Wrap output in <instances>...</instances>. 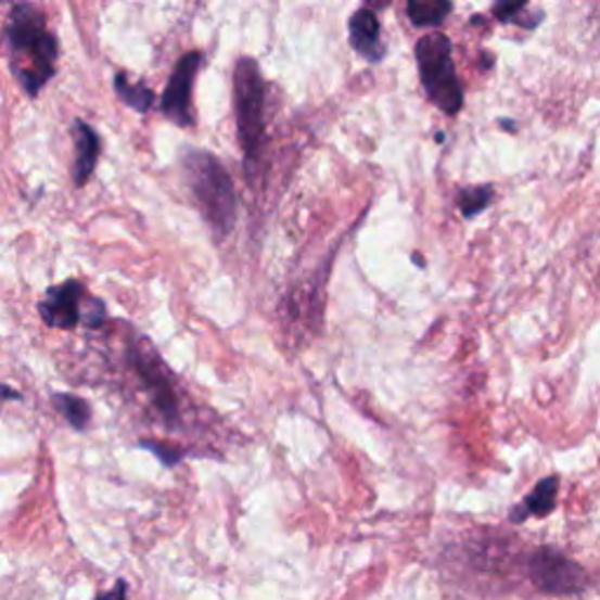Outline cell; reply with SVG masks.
<instances>
[{"label":"cell","instance_id":"6da1fadb","mask_svg":"<svg viewBox=\"0 0 600 600\" xmlns=\"http://www.w3.org/2000/svg\"><path fill=\"white\" fill-rule=\"evenodd\" d=\"M5 38L14 78L28 97H36L54 78L60 40L48 28L46 14L31 3H14L10 8Z\"/></svg>","mask_w":600,"mask_h":600},{"label":"cell","instance_id":"7a4b0ae2","mask_svg":"<svg viewBox=\"0 0 600 600\" xmlns=\"http://www.w3.org/2000/svg\"><path fill=\"white\" fill-rule=\"evenodd\" d=\"M183 171L204 221L218 240L228 238L238 224V193L221 159L209 151L193 149L183 155Z\"/></svg>","mask_w":600,"mask_h":600},{"label":"cell","instance_id":"3957f363","mask_svg":"<svg viewBox=\"0 0 600 600\" xmlns=\"http://www.w3.org/2000/svg\"><path fill=\"white\" fill-rule=\"evenodd\" d=\"M235 115L248 177L263 159V141H266V85L258 62L242 56L235 66Z\"/></svg>","mask_w":600,"mask_h":600},{"label":"cell","instance_id":"277c9868","mask_svg":"<svg viewBox=\"0 0 600 600\" xmlns=\"http://www.w3.org/2000/svg\"><path fill=\"white\" fill-rule=\"evenodd\" d=\"M420 82L430 101L446 115L460 113L464 90L452 62V42L444 34H427L416 42Z\"/></svg>","mask_w":600,"mask_h":600},{"label":"cell","instance_id":"5b68a950","mask_svg":"<svg viewBox=\"0 0 600 600\" xmlns=\"http://www.w3.org/2000/svg\"><path fill=\"white\" fill-rule=\"evenodd\" d=\"M129 361L135 366L143 387L149 390L155 411L163 416L165 424H169V427H179L181 424L179 397H177V390H174L171 371L167 369V363L159 359L157 349L149 341L139 339L135 343H129Z\"/></svg>","mask_w":600,"mask_h":600},{"label":"cell","instance_id":"8992f818","mask_svg":"<svg viewBox=\"0 0 600 600\" xmlns=\"http://www.w3.org/2000/svg\"><path fill=\"white\" fill-rule=\"evenodd\" d=\"M202 66L200 52L183 54L179 64L174 66L163 94V113L169 123L177 127H193V85Z\"/></svg>","mask_w":600,"mask_h":600},{"label":"cell","instance_id":"52a82bcc","mask_svg":"<svg viewBox=\"0 0 600 600\" xmlns=\"http://www.w3.org/2000/svg\"><path fill=\"white\" fill-rule=\"evenodd\" d=\"M531 579L539 591L547 593H577L587 587V575L563 553L553 549H537L531 556Z\"/></svg>","mask_w":600,"mask_h":600},{"label":"cell","instance_id":"ba28073f","mask_svg":"<svg viewBox=\"0 0 600 600\" xmlns=\"http://www.w3.org/2000/svg\"><path fill=\"white\" fill-rule=\"evenodd\" d=\"M85 296V286L78 280H68L48 291L46 301L38 303V315L52 329H73L82 321L80 303Z\"/></svg>","mask_w":600,"mask_h":600},{"label":"cell","instance_id":"9c48e42d","mask_svg":"<svg viewBox=\"0 0 600 600\" xmlns=\"http://www.w3.org/2000/svg\"><path fill=\"white\" fill-rule=\"evenodd\" d=\"M349 46L366 62H383L385 46L380 38V20L371 8H361L349 20Z\"/></svg>","mask_w":600,"mask_h":600},{"label":"cell","instance_id":"30bf717a","mask_svg":"<svg viewBox=\"0 0 600 600\" xmlns=\"http://www.w3.org/2000/svg\"><path fill=\"white\" fill-rule=\"evenodd\" d=\"M73 141H76V163H73V183L82 188L92 179V174L99 163L101 139L92 125L85 120L73 123Z\"/></svg>","mask_w":600,"mask_h":600},{"label":"cell","instance_id":"8fae6325","mask_svg":"<svg viewBox=\"0 0 600 600\" xmlns=\"http://www.w3.org/2000/svg\"><path fill=\"white\" fill-rule=\"evenodd\" d=\"M556 493H559V478L549 476L545 481H539L535 490L525 497L519 507L511 509V521L523 523L531 516H547L556 505Z\"/></svg>","mask_w":600,"mask_h":600},{"label":"cell","instance_id":"7c38bea8","mask_svg":"<svg viewBox=\"0 0 600 600\" xmlns=\"http://www.w3.org/2000/svg\"><path fill=\"white\" fill-rule=\"evenodd\" d=\"M52 401L56 408H60V413L66 418V422L73 430L85 432L90 427L92 408L82 397H76V394H68V392H54Z\"/></svg>","mask_w":600,"mask_h":600},{"label":"cell","instance_id":"4fadbf2b","mask_svg":"<svg viewBox=\"0 0 600 600\" xmlns=\"http://www.w3.org/2000/svg\"><path fill=\"white\" fill-rule=\"evenodd\" d=\"M450 12H452V5L446 3V0H411V3L406 5L408 20H411L413 26H420V28L438 26Z\"/></svg>","mask_w":600,"mask_h":600},{"label":"cell","instance_id":"5bb4252c","mask_svg":"<svg viewBox=\"0 0 600 600\" xmlns=\"http://www.w3.org/2000/svg\"><path fill=\"white\" fill-rule=\"evenodd\" d=\"M113 87H115V94H118V99L123 101V104H127L129 108H135L139 113H149L151 106H153V90H149L145 85H135L129 82L125 78V73H118L113 80Z\"/></svg>","mask_w":600,"mask_h":600},{"label":"cell","instance_id":"9a60e30c","mask_svg":"<svg viewBox=\"0 0 600 600\" xmlns=\"http://www.w3.org/2000/svg\"><path fill=\"white\" fill-rule=\"evenodd\" d=\"M493 186L462 188L458 193V207L464 218H474L481 212H486V207L493 202Z\"/></svg>","mask_w":600,"mask_h":600},{"label":"cell","instance_id":"2e32d148","mask_svg":"<svg viewBox=\"0 0 600 600\" xmlns=\"http://www.w3.org/2000/svg\"><path fill=\"white\" fill-rule=\"evenodd\" d=\"M141 448L151 450L153 456L163 462L165 467H177L181 460H183V450H179L177 446H169V444H159V442H149V438H143V442L139 444Z\"/></svg>","mask_w":600,"mask_h":600},{"label":"cell","instance_id":"e0dca14e","mask_svg":"<svg viewBox=\"0 0 600 600\" xmlns=\"http://www.w3.org/2000/svg\"><path fill=\"white\" fill-rule=\"evenodd\" d=\"M82 321L90 329L104 327V321H106V305H104V301H99V298L87 301V310L82 312Z\"/></svg>","mask_w":600,"mask_h":600},{"label":"cell","instance_id":"ac0fdd59","mask_svg":"<svg viewBox=\"0 0 600 600\" xmlns=\"http://www.w3.org/2000/svg\"><path fill=\"white\" fill-rule=\"evenodd\" d=\"M523 10H525V3H500L493 8V12L497 14V20L500 22H516L519 20L516 14Z\"/></svg>","mask_w":600,"mask_h":600},{"label":"cell","instance_id":"d6986e66","mask_svg":"<svg viewBox=\"0 0 600 600\" xmlns=\"http://www.w3.org/2000/svg\"><path fill=\"white\" fill-rule=\"evenodd\" d=\"M94 600H127V584L120 579L118 584H115V589L97 596Z\"/></svg>","mask_w":600,"mask_h":600},{"label":"cell","instance_id":"ffe728a7","mask_svg":"<svg viewBox=\"0 0 600 600\" xmlns=\"http://www.w3.org/2000/svg\"><path fill=\"white\" fill-rule=\"evenodd\" d=\"M3 399H5V401H12V399H22V394H20V392H14V390H12L10 385H5V387H3Z\"/></svg>","mask_w":600,"mask_h":600}]
</instances>
